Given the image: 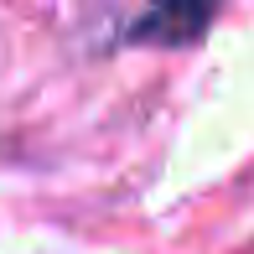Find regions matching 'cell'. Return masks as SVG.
I'll return each mask as SVG.
<instances>
[{"instance_id": "6da1fadb", "label": "cell", "mask_w": 254, "mask_h": 254, "mask_svg": "<svg viewBox=\"0 0 254 254\" xmlns=\"http://www.w3.org/2000/svg\"><path fill=\"white\" fill-rule=\"evenodd\" d=\"M218 16V0H151L140 21L130 26L135 42H156V47H192Z\"/></svg>"}]
</instances>
